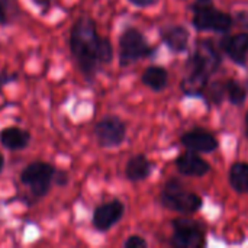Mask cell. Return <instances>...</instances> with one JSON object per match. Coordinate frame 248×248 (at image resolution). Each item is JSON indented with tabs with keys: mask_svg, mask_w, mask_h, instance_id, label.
<instances>
[{
	"mask_svg": "<svg viewBox=\"0 0 248 248\" xmlns=\"http://www.w3.org/2000/svg\"><path fill=\"white\" fill-rule=\"evenodd\" d=\"M221 64V57L209 41H202L187 60V71L182 81V90L189 96L202 94L208 78Z\"/></svg>",
	"mask_w": 248,
	"mask_h": 248,
	"instance_id": "1",
	"label": "cell"
},
{
	"mask_svg": "<svg viewBox=\"0 0 248 248\" xmlns=\"http://www.w3.org/2000/svg\"><path fill=\"white\" fill-rule=\"evenodd\" d=\"M99 39L96 25L90 17L83 16L74 23L70 36V48L86 77H93L97 65L100 64L97 55Z\"/></svg>",
	"mask_w": 248,
	"mask_h": 248,
	"instance_id": "2",
	"label": "cell"
},
{
	"mask_svg": "<svg viewBox=\"0 0 248 248\" xmlns=\"http://www.w3.org/2000/svg\"><path fill=\"white\" fill-rule=\"evenodd\" d=\"M161 203L167 209L189 215L202 206V199L196 193L187 192L177 180H170L161 192Z\"/></svg>",
	"mask_w": 248,
	"mask_h": 248,
	"instance_id": "3",
	"label": "cell"
},
{
	"mask_svg": "<svg viewBox=\"0 0 248 248\" xmlns=\"http://www.w3.org/2000/svg\"><path fill=\"white\" fill-rule=\"evenodd\" d=\"M193 25L198 31L227 32L232 26V17L212 6L211 0H198L193 6Z\"/></svg>",
	"mask_w": 248,
	"mask_h": 248,
	"instance_id": "4",
	"label": "cell"
},
{
	"mask_svg": "<svg viewBox=\"0 0 248 248\" xmlns=\"http://www.w3.org/2000/svg\"><path fill=\"white\" fill-rule=\"evenodd\" d=\"M119 61L122 65H129L140 58L151 54V46L147 44L144 35L135 28H128L119 38Z\"/></svg>",
	"mask_w": 248,
	"mask_h": 248,
	"instance_id": "5",
	"label": "cell"
},
{
	"mask_svg": "<svg viewBox=\"0 0 248 248\" xmlns=\"http://www.w3.org/2000/svg\"><path fill=\"white\" fill-rule=\"evenodd\" d=\"M54 169L46 163H32L20 174V182L26 185L35 196H44L51 185Z\"/></svg>",
	"mask_w": 248,
	"mask_h": 248,
	"instance_id": "6",
	"label": "cell"
},
{
	"mask_svg": "<svg viewBox=\"0 0 248 248\" xmlns=\"http://www.w3.org/2000/svg\"><path fill=\"white\" fill-rule=\"evenodd\" d=\"M174 234L171 244L177 248H201L205 246V235L198 222L190 219L173 221Z\"/></svg>",
	"mask_w": 248,
	"mask_h": 248,
	"instance_id": "7",
	"label": "cell"
},
{
	"mask_svg": "<svg viewBox=\"0 0 248 248\" xmlns=\"http://www.w3.org/2000/svg\"><path fill=\"white\" fill-rule=\"evenodd\" d=\"M99 144L105 148H113L124 142L126 128L125 124L116 116L103 118L94 128Z\"/></svg>",
	"mask_w": 248,
	"mask_h": 248,
	"instance_id": "8",
	"label": "cell"
},
{
	"mask_svg": "<svg viewBox=\"0 0 248 248\" xmlns=\"http://www.w3.org/2000/svg\"><path fill=\"white\" fill-rule=\"evenodd\" d=\"M124 203L119 201H112L100 205L93 214V225L99 231H108L112 228L124 215Z\"/></svg>",
	"mask_w": 248,
	"mask_h": 248,
	"instance_id": "9",
	"label": "cell"
},
{
	"mask_svg": "<svg viewBox=\"0 0 248 248\" xmlns=\"http://www.w3.org/2000/svg\"><path fill=\"white\" fill-rule=\"evenodd\" d=\"M182 144L195 153H212L218 148L217 138L205 129H190L182 137Z\"/></svg>",
	"mask_w": 248,
	"mask_h": 248,
	"instance_id": "10",
	"label": "cell"
},
{
	"mask_svg": "<svg viewBox=\"0 0 248 248\" xmlns=\"http://www.w3.org/2000/svg\"><path fill=\"white\" fill-rule=\"evenodd\" d=\"M222 51L237 64L244 65L248 55V32L227 36L221 41Z\"/></svg>",
	"mask_w": 248,
	"mask_h": 248,
	"instance_id": "11",
	"label": "cell"
},
{
	"mask_svg": "<svg viewBox=\"0 0 248 248\" xmlns=\"http://www.w3.org/2000/svg\"><path fill=\"white\" fill-rule=\"evenodd\" d=\"M176 166L182 174L190 176V177H202L211 170L208 161H205L202 157L196 155L195 151H189V153L182 154L177 158Z\"/></svg>",
	"mask_w": 248,
	"mask_h": 248,
	"instance_id": "12",
	"label": "cell"
},
{
	"mask_svg": "<svg viewBox=\"0 0 248 248\" xmlns=\"http://www.w3.org/2000/svg\"><path fill=\"white\" fill-rule=\"evenodd\" d=\"M161 38L164 44L174 52H183L186 51L189 45V31L185 26L176 25L169 26L161 31Z\"/></svg>",
	"mask_w": 248,
	"mask_h": 248,
	"instance_id": "13",
	"label": "cell"
},
{
	"mask_svg": "<svg viewBox=\"0 0 248 248\" xmlns=\"http://www.w3.org/2000/svg\"><path fill=\"white\" fill-rule=\"evenodd\" d=\"M150 173H151V163L142 154H138V155L129 158L126 169H125V174L131 182L145 180L150 176Z\"/></svg>",
	"mask_w": 248,
	"mask_h": 248,
	"instance_id": "14",
	"label": "cell"
},
{
	"mask_svg": "<svg viewBox=\"0 0 248 248\" xmlns=\"http://www.w3.org/2000/svg\"><path fill=\"white\" fill-rule=\"evenodd\" d=\"M0 141L9 150H22L29 144L31 135L19 128H6L0 132Z\"/></svg>",
	"mask_w": 248,
	"mask_h": 248,
	"instance_id": "15",
	"label": "cell"
},
{
	"mask_svg": "<svg viewBox=\"0 0 248 248\" xmlns=\"http://www.w3.org/2000/svg\"><path fill=\"white\" fill-rule=\"evenodd\" d=\"M142 83L151 90L160 92L169 83V74L163 67H148L142 73Z\"/></svg>",
	"mask_w": 248,
	"mask_h": 248,
	"instance_id": "16",
	"label": "cell"
},
{
	"mask_svg": "<svg viewBox=\"0 0 248 248\" xmlns=\"http://www.w3.org/2000/svg\"><path fill=\"white\" fill-rule=\"evenodd\" d=\"M230 183L238 193H248V164L235 163L230 171Z\"/></svg>",
	"mask_w": 248,
	"mask_h": 248,
	"instance_id": "17",
	"label": "cell"
},
{
	"mask_svg": "<svg viewBox=\"0 0 248 248\" xmlns=\"http://www.w3.org/2000/svg\"><path fill=\"white\" fill-rule=\"evenodd\" d=\"M225 92L228 94V99L232 105H243L246 102L247 97V92L246 89L234 80H228L225 83Z\"/></svg>",
	"mask_w": 248,
	"mask_h": 248,
	"instance_id": "18",
	"label": "cell"
},
{
	"mask_svg": "<svg viewBox=\"0 0 248 248\" xmlns=\"http://www.w3.org/2000/svg\"><path fill=\"white\" fill-rule=\"evenodd\" d=\"M99 62L100 64H109L113 58V48L112 44L106 39V38H100L99 39Z\"/></svg>",
	"mask_w": 248,
	"mask_h": 248,
	"instance_id": "19",
	"label": "cell"
},
{
	"mask_svg": "<svg viewBox=\"0 0 248 248\" xmlns=\"http://www.w3.org/2000/svg\"><path fill=\"white\" fill-rule=\"evenodd\" d=\"M125 248H145L147 247V241L144 238H141L140 235H132L125 241Z\"/></svg>",
	"mask_w": 248,
	"mask_h": 248,
	"instance_id": "20",
	"label": "cell"
},
{
	"mask_svg": "<svg viewBox=\"0 0 248 248\" xmlns=\"http://www.w3.org/2000/svg\"><path fill=\"white\" fill-rule=\"evenodd\" d=\"M224 94H225V86H221L219 83L214 84V87L211 90V99H212V102H215V103L221 102V99L224 97Z\"/></svg>",
	"mask_w": 248,
	"mask_h": 248,
	"instance_id": "21",
	"label": "cell"
},
{
	"mask_svg": "<svg viewBox=\"0 0 248 248\" xmlns=\"http://www.w3.org/2000/svg\"><path fill=\"white\" fill-rule=\"evenodd\" d=\"M132 4L138 6V7H148V6H153L155 4L158 0H129Z\"/></svg>",
	"mask_w": 248,
	"mask_h": 248,
	"instance_id": "22",
	"label": "cell"
},
{
	"mask_svg": "<svg viewBox=\"0 0 248 248\" xmlns=\"http://www.w3.org/2000/svg\"><path fill=\"white\" fill-rule=\"evenodd\" d=\"M238 22H240L241 26L248 29V12H240L238 13Z\"/></svg>",
	"mask_w": 248,
	"mask_h": 248,
	"instance_id": "23",
	"label": "cell"
},
{
	"mask_svg": "<svg viewBox=\"0 0 248 248\" xmlns=\"http://www.w3.org/2000/svg\"><path fill=\"white\" fill-rule=\"evenodd\" d=\"M4 22H6V12L3 7V3L0 1V23H4Z\"/></svg>",
	"mask_w": 248,
	"mask_h": 248,
	"instance_id": "24",
	"label": "cell"
},
{
	"mask_svg": "<svg viewBox=\"0 0 248 248\" xmlns=\"http://www.w3.org/2000/svg\"><path fill=\"white\" fill-rule=\"evenodd\" d=\"M33 1H35L36 4H39V6H42V7H44L45 10L48 9V4H49V1H48V0H33Z\"/></svg>",
	"mask_w": 248,
	"mask_h": 248,
	"instance_id": "25",
	"label": "cell"
},
{
	"mask_svg": "<svg viewBox=\"0 0 248 248\" xmlns=\"http://www.w3.org/2000/svg\"><path fill=\"white\" fill-rule=\"evenodd\" d=\"M3 164H4V158H3V155L0 154V171H1V169H3Z\"/></svg>",
	"mask_w": 248,
	"mask_h": 248,
	"instance_id": "26",
	"label": "cell"
},
{
	"mask_svg": "<svg viewBox=\"0 0 248 248\" xmlns=\"http://www.w3.org/2000/svg\"><path fill=\"white\" fill-rule=\"evenodd\" d=\"M246 125H247V138H248V113H247V116H246Z\"/></svg>",
	"mask_w": 248,
	"mask_h": 248,
	"instance_id": "27",
	"label": "cell"
}]
</instances>
